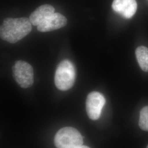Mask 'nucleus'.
Returning a JSON list of instances; mask_svg holds the SVG:
<instances>
[{
    "label": "nucleus",
    "instance_id": "39448f33",
    "mask_svg": "<svg viewBox=\"0 0 148 148\" xmlns=\"http://www.w3.org/2000/svg\"><path fill=\"white\" fill-rule=\"evenodd\" d=\"M106 99L103 95L98 92H92L86 99V111L90 119L98 120L106 104Z\"/></svg>",
    "mask_w": 148,
    "mask_h": 148
},
{
    "label": "nucleus",
    "instance_id": "9b49d317",
    "mask_svg": "<svg viewBox=\"0 0 148 148\" xmlns=\"http://www.w3.org/2000/svg\"><path fill=\"white\" fill-rule=\"evenodd\" d=\"M90 148L88 147H87V146H85V145H80V146H79V147H75V148Z\"/></svg>",
    "mask_w": 148,
    "mask_h": 148
},
{
    "label": "nucleus",
    "instance_id": "f257e3e1",
    "mask_svg": "<svg viewBox=\"0 0 148 148\" xmlns=\"http://www.w3.org/2000/svg\"><path fill=\"white\" fill-rule=\"evenodd\" d=\"M32 29V23L27 18H8L1 25L0 36L3 40L15 43L25 37Z\"/></svg>",
    "mask_w": 148,
    "mask_h": 148
},
{
    "label": "nucleus",
    "instance_id": "1a4fd4ad",
    "mask_svg": "<svg viewBox=\"0 0 148 148\" xmlns=\"http://www.w3.org/2000/svg\"><path fill=\"white\" fill-rule=\"evenodd\" d=\"M136 56L140 68L145 72H148V48L139 46L136 50Z\"/></svg>",
    "mask_w": 148,
    "mask_h": 148
},
{
    "label": "nucleus",
    "instance_id": "f03ea898",
    "mask_svg": "<svg viewBox=\"0 0 148 148\" xmlns=\"http://www.w3.org/2000/svg\"><path fill=\"white\" fill-rule=\"evenodd\" d=\"M76 79V70L74 64L68 60L59 64L55 73L54 82L60 90H69L73 86Z\"/></svg>",
    "mask_w": 148,
    "mask_h": 148
},
{
    "label": "nucleus",
    "instance_id": "0eeeda50",
    "mask_svg": "<svg viewBox=\"0 0 148 148\" xmlns=\"http://www.w3.org/2000/svg\"><path fill=\"white\" fill-rule=\"evenodd\" d=\"M67 22V19L64 16L59 13H54L38 25L37 30L42 32H52L65 27Z\"/></svg>",
    "mask_w": 148,
    "mask_h": 148
},
{
    "label": "nucleus",
    "instance_id": "f8f14e48",
    "mask_svg": "<svg viewBox=\"0 0 148 148\" xmlns=\"http://www.w3.org/2000/svg\"><path fill=\"white\" fill-rule=\"evenodd\" d=\"M147 148H148V146H147Z\"/></svg>",
    "mask_w": 148,
    "mask_h": 148
},
{
    "label": "nucleus",
    "instance_id": "7ed1b4c3",
    "mask_svg": "<svg viewBox=\"0 0 148 148\" xmlns=\"http://www.w3.org/2000/svg\"><path fill=\"white\" fill-rule=\"evenodd\" d=\"M83 143L81 133L73 127L62 128L54 137V144L57 148H74L82 145Z\"/></svg>",
    "mask_w": 148,
    "mask_h": 148
},
{
    "label": "nucleus",
    "instance_id": "9d476101",
    "mask_svg": "<svg viewBox=\"0 0 148 148\" xmlns=\"http://www.w3.org/2000/svg\"><path fill=\"white\" fill-rule=\"evenodd\" d=\"M139 126L143 131L148 132V106L144 107L140 112Z\"/></svg>",
    "mask_w": 148,
    "mask_h": 148
},
{
    "label": "nucleus",
    "instance_id": "6e6552de",
    "mask_svg": "<svg viewBox=\"0 0 148 148\" xmlns=\"http://www.w3.org/2000/svg\"><path fill=\"white\" fill-rule=\"evenodd\" d=\"M55 13V9L52 5H41L34 11L30 16L29 20L32 25L38 26L48 17Z\"/></svg>",
    "mask_w": 148,
    "mask_h": 148
},
{
    "label": "nucleus",
    "instance_id": "20e7f679",
    "mask_svg": "<svg viewBox=\"0 0 148 148\" xmlns=\"http://www.w3.org/2000/svg\"><path fill=\"white\" fill-rule=\"evenodd\" d=\"M14 79L23 88L30 87L34 84V70L32 65L23 60L16 61L12 67Z\"/></svg>",
    "mask_w": 148,
    "mask_h": 148
},
{
    "label": "nucleus",
    "instance_id": "423d86ee",
    "mask_svg": "<svg viewBox=\"0 0 148 148\" xmlns=\"http://www.w3.org/2000/svg\"><path fill=\"white\" fill-rule=\"evenodd\" d=\"M112 8L123 18L130 19L137 11V3L136 0H114Z\"/></svg>",
    "mask_w": 148,
    "mask_h": 148
}]
</instances>
